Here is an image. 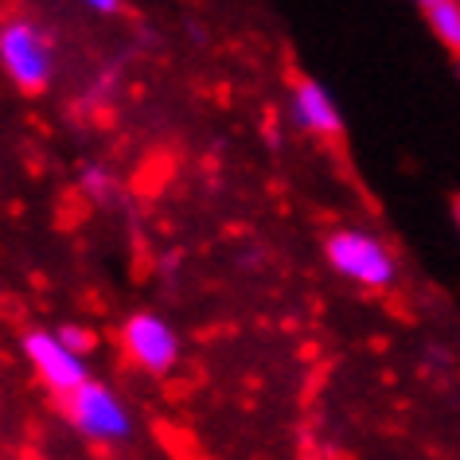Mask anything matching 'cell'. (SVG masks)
<instances>
[{"mask_svg": "<svg viewBox=\"0 0 460 460\" xmlns=\"http://www.w3.org/2000/svg\"><path fill=\"white\" fill-rule=\"evenodd\" d=\"M425 20H429L433 36L460 59V0H445V4L425 8Z\"/></svg>", "mask_w": 460, "mask_h": 460, "instance_id": "7", "label": "cell"}, {"mask_svg": "<svg viewBox=\"0 0 460 460\" xmlns=\"http://www.w3.org/2000/svg\"><path fill=\"white\" fill-rule=\"evenodd\" d=\"M66 418H71L75 433L86 437L94 445H121L133 433V418L125 410V402L113 394L106 383H83L71 398H63Z\"/></svg>", "mask_w": 460, "mask_h": 460, "instance_id": "2", "label": "cell"}, {"mask_svg": "<svg viewBox=\"0 0 460 460\" xmlns=\"http://www.w3.org/2000/svg\"><path fill=\"white\" fill-rule=\"evenodd\" d=\"M324 254L332 270H340L348 281L363 285V289H390L398 278V261L386 250L383 238L367 234V230H332Z\"/></svg>", "mask_w": 460, "mask_h": 460, "instance_id": "1", "label": "cell"}, {"mask_svg": "<svg viewBox=\"0 0 460 460\" xmlns=\"http://www.w3.org/2000/svg\"><path fill=\"white\" fill-rule=\"evenodd\" d=\"M55 336H59V340H63V343H66V348H71L75 355H83V359H86V355L98 348V336H94V332H90V328H83V324H63L59 332H55Z\"/></svg>", "mask_w": 460, "mask_h": 460, "instance_id": "8", "label": "cell"}, {"mask_svg": "<svg viewBox=\"0 0 460 460\" xmlns=\"http://www.w3.org/2000/svg\"><path fill=\"white\" fill-rule=\"evenodd\" d=\"M453 218H456V226H460V195L453 199Z\"/></svg>", "mask_w": 460, "mask_h": 460, "instance_id": "11", "label": "cell"}, {"mask_svg": "<svg viewBox=\"0 0 460 460\" xmlns=\"http://www.w3.org/2000/svg\"><path fill=\"white\" fill-rule=\"evenodd\" d=\"M456 75H460V59H456Z\"/></svg>", "mask_w": 460, "mask_h": 460, "instance_id": "13", "label": "cell"}, {"mask_svg": "<svg viewBox=\"0 0 460 460\" xmlns=\"http://www.w3.org/2000/svg\"><path fill=\"white\" fill-rule=\"evenodd\" d=\"M421 8H433V4H445V0H418Z\"/></svg>", "mask_w": 460, "mask_h": 460, "instance_id": "12", "label": "cell"}, {"mask_svg": "<svg viewBox=\"0 0 460 460\" xmlns=\"http://www.w3.org/2000/svg\"><path fill=\"white\" fill-rule=\"evenodd\" d=\"M293 118L301 129L316 133V137H340L343 133V118L340 106L332 102V94L313 78H301L293 90Z\"/></svg>", "mask_w": 460, "mask_h": 460, "instance_id": "6", "label": "cell"}, {"mask_svg": "<svg viewBox=\"0 0 460 460\" xmlns=\"http://www.w3.org/2000/svg\"><path fill=\"white\" fill-rule=\"evenodd\" d=\"M24 355L36 367V375L48 383L59 398H71L78 386L90 383L86 375V359L75 355L55 332H28L24 336Z\"/></svg>", "mask_w": 460, "mask_h": 460, "instance_id": "5", "label": "cell"}, {"mask_svg": "<svg viewBox=\"0 0 460 460\" xmlns=\"http://www.w3.org/2000/svg\"><path fill=\"white\" fill-rule=\"evenodd\" d=\"M83 183H86V191L94 195V199H110V172H102V168H86V176H83Z\"/></svg>", "mask_w": 460, "mask_h": 460, "instance_id": "9", "label": "cell"}, {"mask_svg": "<svg viewBox=\"0 0 460 460\" xmlns=\"http://www.w3.org/2000/svg\"><path fill=\"white\" fill-rule=\"evenodd\" d=\"M0 63L8 78L28 94H40L51 83V43L28 20H13L0 28Z\"/></svg>", "mask_w": 460, "mask_h": 460, "instance_id": "3", "label": "cell"}, {"mask_svg": "<svg viewBox=\"0 0 460 460\" xmlns=\"http://www.w3.org/2000/svg\"><path fill=\"white\" fill-rule=\"evenodd\" d=\"M83 4L86 8H94V13H118V8H121V0H83Z\"/></svg>", "mask_w": 460, "mask_h": 460, "instance_id": "10", "label": "cell"}, {"mask_svg": "<svg viewBox=\"0 0 460 460\" xmlns=\"http://www.w3.org/2000/svg\"><path fill=\"white\" fill-rule=\"evenodd\" d=\"M125 355L148 375H164L180 359V340L172 332L168 320H160L156 313H133L121 328Z\"/></svg>", "mask_w": 460, "mask_h": 460, "instance_id": "4", "label": "cell"}]
</instances>
